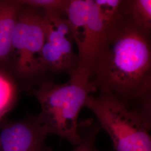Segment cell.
<instances>
[{"label": "cell", "mask_w": 151, "mask_h": 151, "mask_svg": "<svg viewBox=\"0 0 151 151\" xmlns=\"http://www.w3.org/2000/svg\"><path fill=\"white\" fill-rule=\"evenodd\" d=\"M100 129L99 125H94L87 129L86 132L82 135L80 134L81 143L73 151H100L96 146V139Z\"/></svg>", "instance_id": "cell-12"}, {"label": "cell", "mask_w": 151, "mask_h": 151, "mask_svg": "<svg viewBox=\"0 0 151 151\" xmlns=\"http://www.w3.org/2000/svg\"><path fill=\"white\" fill-rule=\"evenodd\" d=\"M124 14L140 30L150 35L151 0H127Z\"/></svg>", "instance_id": "cell-9"}, {"label": "cell", "mask_w": 151, "mask_h": 151, "mask_svg": "<svg viewBox=\"0 0 151 151\" xmlns=\"http://www.w3.org/2000/svg\"><path fill=\"white\" fill-rule=\"evenodd\" d=\"M89 81L96 91L112 95L127 108L151 115L150 35L124 14L100 49Z\"/></svg>", "instance_id": "cell-1"}, {"label": "cell", "mask_w": 151, "mask_h": 151, "mask_svg": "<svg viewBox=\"0 0 151 151\" xmlns=\"http://www.w3.org/2000/svg\"><path fill=\"white\" fill-rule=\"evenodd\" d=\"M125 2L126 0H70L66 18L78 49L77 73L89 80L100 49L124 17Z\"/></svg>", "instance_id": "cell-2"}, {"label": "cell", "mask_w": 151, "mask_h": 151, "mask_svg": "<svg viewBox=\"0 0 151 151\" xmlns=\"http://www.w3.org/2000/svg\"><path fill=\"white\" fill-rule=\"evenodd\" d=\"M45 41L42 50L43 72H66L70 75L78 67L73 50L74 41L65 15L44 11Z\"/></svg>", "instance_id": "cell-6"}, {"label": "cell", "mask_w": 151, "mask_h": 151, "mask_svg": "<svg viewBox=\"0 0 151 151\" xmlns=\"http://www.w3.org/2000/svg\"><path fill=\"white\" fill-rule=\"evenodd\" d=\"M84 107L95 115L116 151H151V116L127 108L117 97L90 95Z\"/></svg>", "instance_id": "cell-4"}, {"label": "cell", "mask_w": 151, "mask_h": 151, "mask_svg": "<svg viewBox=\"0 0 151 151\" xmlns=\"http://www.w3.org/2000/svg\"><path fill=\"white\" fill-rule=\"evenodd\" d=\"M14 88L10 81L0 74V115L9 110L14 101Z\"/></svg>", "instance_id": "cell-11"}, {"label": "cell", "mask_w": 151, "mask_h": 151, "mask_svg": "<svg viewBox=\"0 0 151 151\" xmlns=\"http://www.w3.org/2000/svg\"><path fill=\"white\" fill-rule=\"evenodd\" d=\"M27 6V5H26ZM19 12L11 42L16 70L25 77L43 72L42 50L45 41V24L43 10L27 6Z\"/></svg>", "instance_id": "cell-5"}, {"label": "cell", "mask_w": 151, "mask_h": 151, "mask_svg": "<svg viewBox=\"0 0 151 151\" xmlns=\"http://www.w3.org/2000/svg\"><path fill=\"white\" fill-rule=\"evenodd\" d=\"M20 2L0 1V61L11 53V42L19 12Z\"/></svg>", "instance_id": "cell-8"}, {"label": "cell", "mask_w": 151, "mask_h": 151, "mask_svg": "<svg viewBox=\"0 0 151 151\" xmlns=\"http://www.w3.org/2000/svg\"><path fill=\"white\" fill-rule=\"evenodd\" d=\"M48 135L37 117L9 123L0 132V151H51Z\"/></svg>", "instance_id": "cell-7"}, {"label": "cell", "mask_w": 151, "mask_h": 151, "mask_svg": "<svg viewBox=\"0 0 151 151\" xmlns=\"http://www.w3.org/2000/svg\"><path fill=\"white\" fill-rule=\"evenodd\" d=\"M2 116L0 115V122H1V119H2Z\"/></svg>", "instance_id": "cell-13"}, {"label": "cell", "mask_w": 151, "mask_h": 151, "mask_svg": "<svg viewBox=\"0 0 151 151\" xmlns=\"http://www.w3.org/2000/svg\"><path fill=\"white\" fill-rule=\"evenodd\" d=\"M20 4L41 9L46 12H52L66 16V10L70 0H27Z\"/></svg>", "instance_id": "cell-10"}, {"label": "cell", "mask_w": 151, "mask_h": 151, "mask_svg": "<svg viewBox=\"0 0 151 151\" xmlns=\"http://www.w3.org/2000/svg\"><path fill=\"white\" fill-rule=\"evenodd\" d=\"M96 91L86 76L74 72L65 83L44 82L33 91L40 104L39 121L48 135L77 146L81 142L78 115L88 96Z\"/></svg>", "instance_id": "cell-3"}]
</instances>
